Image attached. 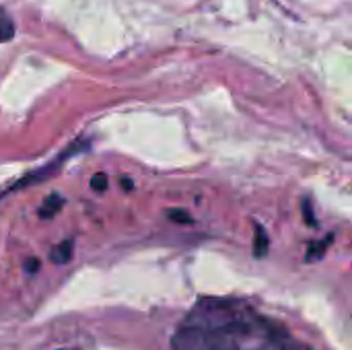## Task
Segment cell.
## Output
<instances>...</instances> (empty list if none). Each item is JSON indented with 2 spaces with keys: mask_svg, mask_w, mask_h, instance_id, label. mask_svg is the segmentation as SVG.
Instances as JSON below:
<instances>
[{
  "mask_svg": "<svg viewBox=\"0 0 352 350\" xmlns=\"http://www.w3.org/2000/svg\"><path fill=\"white\" fill-rule=\"evenodd\" d=\"M171 350H311L241 301L200 299L171 336Z\"/></svg>",
  "mask_w": 352,
  "mask_h": 350,
  "instance_id": "1",
  "label": "cell"
},
{
  "mask_svg": "<svg viewBox=\"0 0 352 350\" xmlns=\"http://www.w3.org/2000/svg\"><path fill=\"white\" fill-rule=\"evenodd\" d=\"M72 256H74V241L64 239L50 252V262L56 264V266H64V264H68L72 260Z\"/></svg>",
  "mask_w": 352,
  "mask_h": 350,
  "instance_id": "2",
  "label": "cell"
},
{
  "mask_svg": "<svg viewBox=\"0 0 352 350\" xmlns=\"http://www.w3.org/2000/svg\"><path fill=\"white\" fill-rule=\"evenodd\" d=\"M64 202H66V200H64L60 194H50V196L45 198V202L39 206L37 215H39L41 219H52V217H56V215L62 210Z\"/></svg>",
  "mask_w": 352,
  "mask_h": 350,
  "instance_id": "3",
  "label": "cell"
},
{
  "mask_svg": "<svg viewBox=\"0 0 352 350\" xmlns=\"http://www.w3.org/2000/svg\"><path fill=\"white\" fill-rule=\"evenodd\" d=\"M270 248V239L266 235V231L262 229V225H256V235H254V256L256 258H264L268 254Z\"/></svg>",
  "mask_w": 352,
  "mask_h": 350,
  "instance_id": "4",
  "label": "cell"
},
{
  "mask_svg": "<svg viewBox=\"0 0 352 350\" xmlns=\"http://www.w3.org/2000/svg\"><path fill=\"white\" fill-rule=\"evenodd\" d=\"M332 243V235H328L324 241H316V243H311L309 245V252H307V262H316V260H320V258H324V254H326V248Z\"/></svg>",
  "mask_w": 352,
  "mask_h": 350,
  "instance_id": "5",
  "label": "cell"
},
{
  "mask_svg": "<svg viewBox=\"0 0 352 350\" xmlns=\"http://www.w3.org/2000/svg\"><path fill=\"white\" fill-rule=\"evenodd\" d=\"M12 35H14V23L0 8V41H8V39H12Z\"/></svg>",
  "mask_w": 352,
  "mask_h": 350,
  "instance_id": "6",
  "label": "cell"
},
{
  "mask_svg": "<svg viewBox=\"0 0 352 350\" xmlns=\"http://www.w3.org/2000/svg\"><path fill=\"white\" fill-rule=\"evenodd\" d=\"M167 219L173 221V223H179V225H190V223H194V219L190 217V212H188V210H182V208H171V210H167Z\"/></svg>",
  "mask_w": 352,
  "mask_h": 350,
  "instance_id": "7",
  "label": "cell"
},
{
  "mask_svg": "<svg viewBox=\"0 0 352 350\" xmlns=\"http://www.w3.org/2000/svg\"><path fill=\"white\" fill-rule=\"evenodd\" d=\"M107 182H109L107 173L99 171V173H95V175L91 177V190H93V192H97V194H103V192L107 190V186H109Z\"/></svg>",
  "mask_w": 352,
  "mask_h": 350,
  "instance_id": "8",
  "label": "cell"
},
{
  "mask_svg": "<svg viewBox=\"0 0 352 350\" xmlns=\"http://www.w3.org/2000/svg\"><path fill=\"white\" fill-rule=\"evenodd\" d=\"M301 210H303L305 223H307L309 227H316L318 223H316V219H314V208H311V202H309V200H303V204H301Z\"/></svg>",
  "mask_w": 352,
  "mask_h": 350,
  "instance_id": "9",
  "label": "cell"
},
{
  "mask_svg": "<svg viewBox=\"0 0 352 350\" xmlns=\"http://www.w3.org/2000/svg\"><path fill=\"white\" fill-rule=\"evenodd\" d=\"M25 270L27 272H37L39 270V262L37 260H27L25 262Z\"/></svg>",
  "mask_w": 352,
  "mask_h": 350,
  "instance_id": "10",
  "label": "cell"
},
{
  "mask_svg": "<svg viewBox=\"0 0 352 350\" xmlns=\"http://www.w3.org/2000/svg\"><path fill=\"white\" fill-rule=\"evenodd\" d=\"M122 188H124V190H132V179L122 177Z\"/></svg>",
  "mask_w": 352,
  "mask_h": 350,
  "instance_id": "11",
  "label": "cell"
}]
</instances>
